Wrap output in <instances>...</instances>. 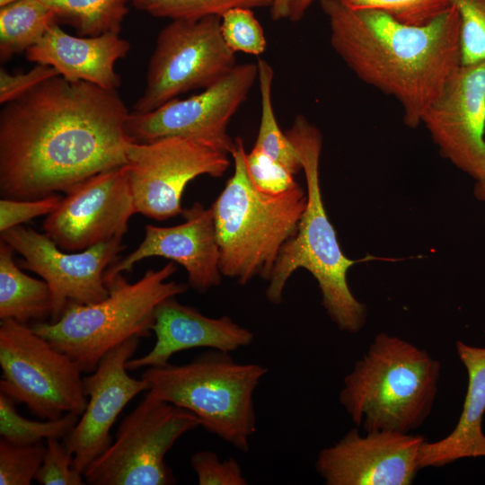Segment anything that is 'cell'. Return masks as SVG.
<instances>
[{
  "label": "cell",
  "instance_id": "cell-1",
  "mask_svg": "<svg viewBox=\"0 0 485 485\" xmlns=\"http://www.w3.org/2000/svg\"><path fill=\"white\" fill-rule=\"evenodd\" d=\"M117 90L62 75L49 78L0 112V194L34 199L66 192L127 163L134 141Z\"/></svg>",
  "mask_w": 485,
  "mask_h": 485
},
{
  "label": "cell",
  "instance_id": "cell-2",
  "mask_svg": "<svg viewBox=\"0 0 485 485\" xmlns=\"http://www.w3.org/2000/svg\"><path fill=\"white\" fill-rule=\"evenodd\" d=\"M332 48L363 82L397 100L416 128L462 66L460 17L451 5L428 23L411 25L375 9L352 10L320 0Z\"/></svg>",
  "mask_w": 485,
  "mask_h": 485
},
{
  "label": "cell",
  "instance_id": "cell-3",
  "mask_svg": "<svg viewBox=\"0 0 485 485\" xmlns=\"http://www.w3.org/2000/svg\"><path fill=\"white\" fill-rule=\"evenodd\" d=\"M286 134L302 162L307 202L295 234L280 250L266 296L270 303L280 304L291 275L304 269L316 279L322 305L331 321L340 331L357 332L366 323V307L354 296L347 282L348 270L357 260L342 252L324 207L319 178L322 133L298 114Z\"/></svg>",
  "mask_w": 485,
  "mask_h": 485
},
{
  "label": "cell",
  "instance_id": "cell-4",
  "mask_svg": "<svg viewBox=\"0 0 485 485\" xmlns=\"http://www.w3.org/2000/svg\"><path fill=\"white\" fill-rule=\"evenodd\" d=\"M234 172L211 206L223 276L245 285L256 276L269 280L283 245L296 231L307 195L296 183L279 194L253 184L242 138L234 139Z\"/></svg>",
  "mask_w": 485,
  "mask_h": 485
},
{
  "label": "cell",
  "instance_id": "cell-5",
  "mask_svg": "<svg viewBox=\"0 0 485 485\" xmlns=\"http://www.w3.org/2000/svg\"><path fill=\"white\" fill-rule=\"evenodd\" d=\"M440 369L439 361L424 349L379 333L345 376L340 402L366 432L410 433L431 411Z\"/></svg>",
  "mask_w": 485,
  "mask_h": 485
},
{
  "label": "cell",
  "instance_id": "cell-6",
  "mask_svg": "<svg viewBox=\"0 0 485 485\" xmlns=\"http://www.w3.org/2000/svg\"><path fill=\"white\" fill-rule=\"evenodd\" d=\"M176 270L171 261L160 269L146 270L134 283L119 274L106 283L109 295L103 300L69 303L56 322L30 326L75 361L83 372L92 373L113 348L133 337L151 335L157 306L188 289L184 283L168 281Z\"/></svg>",
  "mask_w": 485,
  "mask_h": 485
},
{
  "label": "cell",
  "instance_id": "cell-7",
  "mask_svg": "<svg viewBox=\"0 0 485 485\" xmlns=\"http://www.w3.org/2000/svg\"><path fill=\"white\" fill-rule=\"evenodd\" d=\"M267 372L208 349L186 364L147 367L141 377L151 394L192 412L206 431L247 453L256 431L254 392Z\"/></svg>",
  "mask_w": 485,
  "mask_h": 485
},
{
  "label": "cell",
  "instance_id": "cell-8",
  "mask_svg": "<svg viewBox=\"0 0 485 485\" xmlns=\"http://www.w3.org/2000/svg\"><path fill=\"white\" fill-rule=\"evenodd\" d=\"M0 366V392L25 404L31 414L54 419L84 413L87 396L82 369L30 325L1 320Z\"/></svg>",
  "mask_w": 485,
  "mask_h": 485
},
{
  "label": "cell",
  "instance_id": "cell-9",
  "mask_svg": "<svg viewBox=\"0 0 485 485\" xmlns=\"http://www.w3.org/2000/svg\"><path fill=\"white\" fill-rule=\"evenodd\" d=\"M200 426L192 412L149 392L120 422L107 450L84 472L91 485H172L165 455L185 433Z\"/></svg>",
  "mask_w": 485,
  "mask_h": 485
},
{
  "label": "cell",
  "instance_id": "cell-10",
  "mask_svg": "<svg viewBox=\"0 0 485 485\" xmlns=\"http://www.w3.org/2000/svg\"><path fill=\"white\" fill-rule=\"evenodd\" d=\"M220 16L172 21L159 33L146 85L131 112L147 113L194 89L216 83L236 66Z\"/></svg>",
  "mask_w": 485,
  "mask_h": 485
},
{
  "label": "cell",
  "instance_id": "cell-11",
  "mask_svg": "<svg viewBox=\"0 0 485 485\" xmlns=\"http://www.w3.org/2000/svg\"><path fill=\"white\" fill-rule=\"evenodd\" d=\"M127 165L136 214L165 220L182 214L181 201L190 181L223 176L230 160L228 154L209 146L169 137L130 142Z\"/></svg>",
  "mask_w": 485,
  "mask_h": 485
},
{
  "label": "cell",
  "instance_id": "cell-12",
  "mask_svg": "<svg viewBox=\"0 0 485 485\" xmlns=\"http://www.w3.org/2000/svg\"><path fill=\"white\" fill-rule=\"evenodd\" d=\"M258 80L257 63L236 65L201 93L175 98L147 113L130 112L127 134L136 142L180 137L209 146L228 154L234 140L228 125Z\"/></svg>",
  "mask_w": 485,
  "mask_h": 485
},
{
  "label": "cell",
  "instance_id": "cell-13",
  "mask_svg": "<svg viewBox=\"0 0 485 485\" xmlns=\"http://www.w3.org/2000/svg\"><path fill=\"white\" fill-rule=\"evenodd\" d=\"M1 240L22 257L21 269L36 273L49 286L53 296L49 322H56L69 303L87 304L106 298L105 272L125 248L122 240L116 239L66 251L46 234L22 225L1 233Z\"/></svg>",
  "mask_w": 485,
  "mask_h": 485
},
{
  "label": "cell",
  "instance_id": "cell-14",
  "mask_svg": "<svg viewBox=\"0 0 485 485\" xmlns=\"http://www.w3.org/2000/svg\"><path fill=\"white\" fill-rule=\"evenodd\" d=\"M65 194L43 230L66 251L122 240L136 214L127 163L91 176Z\"/></svg>",
  "mask_w": 485,
  "mask_h": 485
},
{
  "label": "cell",
  "instance_id": "cell-15",
  "mask_svg": "<svg viewBox=\"0 0 485 485\" xmlns=\"http://www.w3.org/2000/svg\"><path fill=\"white\" fill-rule=\"evenodd\" d=\"M421 123L441 154L476 181L485 179V62L462 65Z\"/></svg>",
  "mask_w": 485,
  "mask_h": 485
},
{
  "label": "cell",
  "instance_id": "cell-16",
  "mask_svg": "<svg viewBox=\"0 0 485 485\" xmlns=\"http://www.w3.org/2000/svg\"><path fill=\"white\" fill-rule=\"evenodd\" d=\"M425 438L396 431H348L318 454L315 468L327 485H410Z\"/></svg>",
  "mask_w": 485,
  "mask_h": 485
},
{
  "label": "cell",
  "instance_id": "cell-17",
  "mask_svg": "<svg viewBox=\"0 0 485 485\" xmlns=\"http://www.w3.org/2000/svg\"><path fill=\"white\" fill-rule=\"evenodd\" d=\"M139 340L133 337L110 349L96 369L83 378L89 400L64 442L74 456L73 467L83 474L112 443L111 428L126 405L150 388L146 380L133 378L127 372V362L137 350Z\"/></svg>",
  "mask_w": 485,
  "mask_h": 485
},
{
  "label": "cell",
  "instance_id": "cell-18",
  "mask_svg": "<svg viewBox=\"0 0 485 485\" xmlns=\"http://www.w3.org/2000/svg\"><path fill=\"white\" fill-rule=\"evenodd\" d=\"M184 223L174 226L147 225L138 247L116 260L105 272V283L146 258L163 257L181 265L187 271L189 287L200 294L219 286V246L212 207L195 202L182 212Z\"/></svg>",
  "mask_w": 485,
  "mask_h": 485
},
{
  "label": "cell",
  "instance_id": "cell-19",
  "mask_svg": "<svg viewBox=\"0 0 485 485\" xmlns=\"http://www.w3.org/2000/svg\"><path fill=\"white\" fill-rule=\"evenodd\" d=\"M152 331L155 335L154 347L141 357H131L127 362L128 370L163 366L174 354L190 348L232 353L250 346L254 340L252 331L229 316H206L196 308L179 303L176 296L157 306Z\"/></svg>",
  "mask_w": 485,
  "mask_h": 485
},
{
  "label": "cell",
  "instance_id": "cell-20",
  "mask_svg": "<svg viewBox=\"0 0 485 485\" xmlns=\"http://www.w3.org/2000/svg\"><path fill=\"white\" fill-rule=\"evenodd\" d=\"M129 48V42L119 33L73 36L55 22L25 54L31 62L55 67L66 80L85 81L106 90H117L120 78L115 63L125 57Z\"/></svg>",
  "mask_w": 485,
  "mask_h": 485
},
{
  "label": "cell",
  "instance_id": "cell-21",
  "mask_svg": "<svg viewBox=\"0 0 485 485\" xmlns=\"http://www.w3.org/2000/svg\"><path fill=\"white\" fill-rule=\"evenodd\" d=\"M456 352L468 375L463 410L454 429L435 442H424L419 449V469L442 467L456 460L485 456L482 419L485 412V347L456 342Z\"/></svg>",
  "mask_w": 485,
  "mask_h": 485
},
{
  "label": "cell",
  "instance_id": "cell-22",
  "mask_svg": "<svg viewBox=\"0 0 485 485\" xmlns=\"http://www.w3.org/2000/svg\"><path fill=\"white\" fill-rule=\"evenodd\" d=\"M13 249L0 242V319L26 324L46 322L53 311V296L48 283L23 271L13 260Z\"/></svg>",
  "mask_w": 485,
  "mask_h": 485
},
{
  "label": "cell",
  "instance_id": "cell-23",
  "mask_svg": "<svg viewBox=\"0 0 485 485\" xmlns=\"http://www.w3.org/2000/svg\"><path fill=\"white\" fill-rule=\"evenodd\" d=\"M57 21L54 13L41 0H16L0 7V59L35 45Z\"/></svg>",
  "mask_w": 485,
  "mask_h": 485
},
{
  "label": "cell",
  "instance_id": "cell-24",
  "mask_svg": "<svg viewBox=\"0 0 485 485\" xmlns=\"http://www.w3.org/2000/svg\"><path fill=\"white\" fill-rule=\"evenodd\" d=\"M57 21L72 26L79 36L119 33L128 0H41Z\"/></svg>",
  "mask_w": 485,
  "mask_h": 485
},
{
  "label": "cell",
  "instance_id": "cell-25",
  "mask_svg": "<svg viewBox=\"0 0 485 485\" xmlns=\"http://www.w3.org/2000/svg\"><path fill=\"white\" fill-rule=\"evenodd\" d=\"M257 66L260 121L254 146L295 174L303 170L300 156L286 132L280 129L273 109L271 93L274 70L261 58L258 59Z\"/></svg>",
  "mask_w": 485,
  "mask_h": 485
},
{
  "label": "cell",
  "instance_id": "cell-26",
  "mask_svg": "<svg viewBox=\"0 0 485 485\" xmlns=\"http://www.w3.org/2000/svg\"><path fill=\"white\" fill-rule=\"evenodd\" d=\"M14 402L0 392V436L14 445H32L42 439L65 438L80 419L75 413H66L54 419L32 420L22 416Z\"/></svg>",
  "mask_w": 485,
  "mask_h": 485
},
{
  "label": "cell",
  "instance_id": "cell-27",
  "mask_svg": "<svg viewBox=\"0 0 485 485\" xmlns=\"http://www.w3.org/2000/svg\"><path fill=\"white\" fill-rule=\"evenodd\" d=\"M136 8L153 16L175 20L221 16L236 7H269V0H131Z\"/></svg>",
  "mask_w": 485,
  "mask_h": 485
},
{
  "label": "cell",
  "instance_id": "cell-28",
  "mask_svg": "<svg viewBox=\"0 0 485 485\" xmlns=\"http://www.w3.org/2000/svg\"><path fill=\"white\" fill-rule=\"evenodd\" d=\"M220 20L223 39L232 51L253 56L264 53L265 33L252 9L233 8L223 13Z\"/></svg>",
  "mask_w": 485,
  "mask_h": 485
},
{
  "label": "cell",
  "instance_id": "cell-29",
  "mask_svg": "<svg viewBox=\"0 0 485 485\" xmlns=\"http://www.w3.org/2000/svg\"><path fill=\"white\" fill-rule=\"evenodd\" d=\"M460 17L461 64L485 62V0H448Z\"/></svg>",
  "mask_w": 485,
  "mask_h": 485
},
{
  "label": "cell",
  "instance_id": "cell-30",
  "mask_svg": "<svg viewBox=\"0 0 485 485\" xmlns=\"http://www.w3.org/2000/svg\"><path fill=\"white\" fill-rule=\"evenodd\" d=\"M46 446L19 445L0 439V484L30 485L41 465Z\"/></svg>",
  "mask_w": 485,
  "mask_h": 485
},
{
  "label": "cell",
  "instance_id": "cell-31",
  "mask_svg": "<svg viewBox=\"0 0 485 485\" xmlns=\"http://www.w3.org/2000/svg\"><path fill=\"white\" fill-rule=\"evenodd\" d=\"M352 10L375 9L389 13L397 20L422 25L446 10L448 0H340Z\"/></svg>",
  "mask_w": 485,
  "mask_h": 485
},
{
  "label": "cell",
  "instance_id": "cell-32",
  "mask_svg": "<svg viewBox=\"0 0 485 485\" xmlns=\"http://www.w3.org/2000/svg\"><path fill=\"white\" fill-rule=\"evenodd\" d=\"M41 465L35 480L42 485H83L82 472L73 467L74 456L59 439H48Z\"/></svg>",
  "mask_w": 485,
  "mask_h": 485
},
{
  "label": "cell",
  "instance_id": "cell-33",
  "mask_svg": "<svg viewBox=\"0 0 485 485\" xmlns=\"http://www.w3.org/2000/svg\"><path fill=\"white\" fill-rule=\"evenodd\" d=\"M247 169L255 187L269 194H279L297 182L295 174L253 146L246 155Z\"/></svg>",
  "mask_w": 485,
  "mask_h": 485
},
{
  "label": "cell",
  "instance_id": "cell-34",
  "mask_svg": "<svg viewBox=\"0 0 485 485\" xmlns=\"http://www.w3.org/2000/svg\"><path fill=\"white\" fill-rule=\"evenodd\" d=\"M190 465L199 485L248 484L239 463L232 457L222 460L215 452L198 451L191 455Z\"/></svg>",
  "mask_w": 485,
  "mask_h": 485
},
{
  "label": "cell",
  "instance_id": "cell-35",
  "mask_svg": "<svg viewBox=\"0 0 485 485\" xmlns=\"http://www.w3.org/2000/svg\"><path fill=\"white\" fill-rule=\"evenodd\" d=\"M56 193L34 199L2 198L0 200V233L21 225L35 217L49 215L59 204Z\"/></svg>",
  "mask_w": 485,
  "mask_h": 485
},
{
  "label": "cell",
  "instance_id": "cell-36",
  "mask_svg": "<svg viewBox=\"0 0 485 485\" xmlns=\"http://www.w3.org/2000/svg\"><path fill=\"white\" fill-rule=\"evenodd\" d=\"M59 75L58 71L48 65L38 64L22 74H10L0 69V103L5 104L18 99L46 80Z\"/></svg>",
  "mask_w": 485,
  "mask_h": 485
},
{
  "label": "cell",
  "instance_id": "cell-37",
  "mask_svg": "<svg viewBox=\"0 0 485 485\" xmlns=\"http://www.w3.org/2000/svg\"><path fill=\"white\" fill-rule=\"evenodd\" d=\"M314 0H290L288 19L291 22L300 21Z\"/></svg>",
  "mask_w": 485,
  "mask_h": 485
},
{
  "label": "cell",
  "instance_id": "cell-38",
  "mask_svg": "<svg viewBox=\"0 0 485 485\" xmlns=\"http://www.w3.org/2000/svg\"><path fill=\"white\" fill-rule=\"evenodd\" d=\"M270 17L274 21L288 19L290 0H269Z\"/></svg>",
  "mask_w": 485,
  "mask_h": 485
},
{
  "label": "cell",
  "instance_id": "cell-39",
  "mask_svg": "<svg viewBox=\"0 0 485 485\" xmlns=\"http://www.w3.org/2000/svg\"><path fill=\"white\" fill-rule=\"evenodd\" d=\"M473 195L477 200L483 203L485 206V179L481 181H476L473 187ZM485 220V213H484Z\"/></svg>",
  "mask_w": 485,
  "mask_h": 485
},
{
  "label": "cell",
  "instance_id": "cell-40",
  "mask_svg": "<svg viewBox=\"0 0 485 485\" xmlns=\"http://www.w3.org/2000/svg\"><path fill=\"white\" fill-rule=\"evenodd\" d=\"M16 0H0V7L4 6L8 4H11Z\"/></svg>",
  "mask_w": 485,
  "mask_h": 485
}]
</instances>
